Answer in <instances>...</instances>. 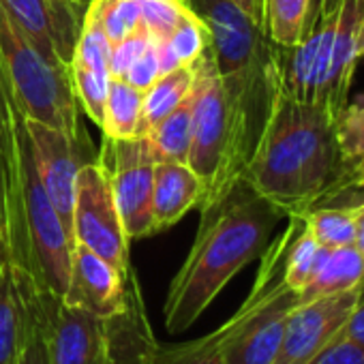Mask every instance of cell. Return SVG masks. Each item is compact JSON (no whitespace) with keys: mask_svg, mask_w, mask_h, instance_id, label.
I'll use <instances>...</instances> for the list:
<instances>
[{"mask_svg":"<svg viewBox=\"0 0 364 364\" xmlns=\"http://www.w3.org/2000/svg\"><path fill=\"white\" fill-rule=\"evenodd\" d=\"M242 180L285 217L304 215L345 191L347 167L330 112L279 90Z\"/></svg>","mask_w":364,"mask_h":364,"instance_id":"1","label":"cell"},{"mask_svg":"<svg viewBox=\"0 0 364 364\" xmlns=\"http://www.w3.org/2000/svg\"><path fill=\"white\" fill-rule=\"evenodd\" d=\"M163 75V69H161V54H159V41L152 37L148 48L144 50V54L133 63V67L129 69V73L124 75V80L139 88V90H148L159 77Z\"/></svg>","mask_w":364,"mask_h":364,"instance_id":"32","label":"cell"},{"mask_svg":"<svg viewBox=\"0 0 364 364\" xmlns=\"http://www.w3.org/2000/svg\"><path fill=\"white\" fill-rule=\"evenodd\" d=\"M88 3H90V0H80V5H84V7H88Z\"/></svg>","mask_w":364,"mask_h":364,"instance_id":"42","label":"cell"},{"mask_svg":"<svg viewBox=\"0 0 364 364\" xmlns=\"http://www.w3.org/2000/svg\"><path fill=\"white\" fill-rule=\"evenodd\" d=\"M336 14L338 9L319 18L302 43L294 48L279 46V86L289 99L309 105H323Z\"/></svg>","mask_w":364,"mask_h":364,"instance_id":"14","label":"cell"},{"mask_svg":"<svg viewBox=\"0 0 364 364\" xmlns=\"http://www.w3.org/2000/svg\"><path fill=\"white\" fill-rule=\"evenodd\" d=\"M279 86L277 60L236 73H215L198 107L187 163L200 176V213L221 204L242 182Z\"/></svg>","mask_w":364,"mask_h":364,"instance_id":"3","label":"cell"},{"mask_svg":"<svg viewBox=\"0 0 364 364\" xmlns=\"http://www.w3.org/2000/svg\"><path fill=\"white\" fill-rule=\"evenodd\" d=\"M364 283V257L351 247H338V249H326L323 259L309 281V285L298 294L300 302L353 291Z\"/></svg>","mask_w":364,"mask_h":364,"instance_id":"20","label":"cell"},{"mask_svg":"<svg viewBox=\"0 0 364 364\" xmlns=\"http://www.w3.org/2000/svg\"><path fill=\"white\" fill-rule=\"evenodd\" d=\"M41 309L50 364H109L103 317L69 306L50 291H41Z\"/></svg>","mask_w":364,"mask_h":364,"instance_id":"11","label":"cell"},{"mask_svg":"<svg viewBox=\"0 0 364 364\" xmlns=\"http://www.w3.org/2000/svg\"><path fill=\"white\" fill-rule=\"evenodd\" d=\"M99 163L109 176L114 200L129 240L154 236L152 182L159 156L148 135L133 139L103 137Z\"/></svg>","mask_w":364,"mask_h":364,"instance_id":"7","label":"cell"},{"mask_svg":"<svg viewBox=\"0 0 364 364\" xmlns=\"http://www.w3.org/2000/svg\"><path fill=\"white\" fill-rule=\"evenodd\" d=\"M364 182V159L347 173V180H345V191L347 189H355V187H360Z\"/></svg>","mask_w":364,"mask_h":364,"instance_id":"39","label":"cell"},{"mask_svg":"<svg viewBox=\"0 0 364 364\" xmlns=\"http://www.w3.org/2000/svg\"><path fill=\"white\" fill-rule=\"evenodd\" d=\"M341 7V0H321L319 3V18L330 16L332 11H336Z\"/></svg>","mask_w":364,"mask_h":364,"instance_id":"40","label":"cell"},{"mask_svg":"<svg viewBox=\"0 0 364 364\" xmlns=\"http://www.w3.org/2000/svg\"><path fill=\"white\" fill-rule=\"evenodd\" d=\"M150 39H152V35L144 26L137 33H133L131 37L122 39L120 43H114L112 46V58H109V73H112V77L124 80V75L129 73V69L133 67V63L148 48Z\"/></svg>","mask_w":364,"mask_h":364,"instance_id":"31","label":"cell"},{"mask_svg":"<svg viewBox=\"0 0 364 364\" xmlns=\"http://www.w3.org/2000/svg\"><path fill=\"white\" fill-rule=\"evenodd\" d=\"M313 238L326 249L351 247L355 245V219L349 206L328 208L315 206L302 215Z\"/></svg>","mask_w":364,"mask_h":364,"instance_id":"27","label":"cell"},{"mask_svg":"<svg viewBox=\"0 0 364 364\" xmlns=\"http://www.w3.org/2000/svg\"><path fill=\"white\" fill-rule=\"evenodd\" d=\"M289 219V217H287ZM294 223L262 255V268L251 294L230 317L232 332L225 343V364H272L281 347L285 321L300 302L283 281V264Z\"/></svg>","mask_w":364,"mask_h":364,"instance_id":"5","label":"cell"},{"mask_svg":"<svg viewBox=\"0 0 364 364\" xmlns=\"http://www.w3.org/2000/svg\"><path fill=\"white\" fill-rule=\"evenodd\" d=\"M41 291L16 264L0 268V364H18L31 336L41 328Z\"/></svg>","mask_w":364,"mask_h":364,"instance_id":"15","label":"cell"},{"mask_svg":"<svg viewBox=\"0 0 364 364\" xmlns=\"http://www.w3.org/2000/svg\"><path fill=\"white\" fill-rule=\"evenodd\" d=\"M141 22L154 39H165L189 14H193L187 0H137Z\"/></svg>","mask_w":364,"mask_h":364,"instance_id":"30","label":"cell"},{"mask_svg":"<svg viewBox=\"0 0 364 364\" xmlns=\"http://www.w3.org/2000/svg\"><path fill=\"white\" fill-rule=\"evenodd\" d=\"M9 264V234H7V217L3 202H0V268Z\"/></svg>","mask_w":364,"mask_h":364,"instance_id":"38","label":"cell"},{"mask_svg":"<svg viewBox=\"0 0 364 364\" xmlns=\"http://www.w3.org/2000/svg\"><path fill=\"white\" fill-rule=\"evenodd\" d=\"M321 0H266L264 28L272 43L294 48L302 43L319 20Z\"/></svg>","mask_w":364,"mask_h":364,"instance_id":"21","label":"cell"},{"mask_svg":"<svg viewBox=\"0 0 364 364\" xmlns=\"http://www.w3.org/2000/svg\"><path fill=\"white\" fill-rule=\"evenodd\" d=\"M73 240L107 259L118 272L129 277V236L114 200L105 167L97 161L77 171L73 204Z\"/></svg>","mask_w":364,"mask_h":364,"instance_id":"8","label":"cell"},{"mask_svg":"<svg viewBox=\"0 0 364 364\" xmlns=\"http://www.w3.org/2000/svg\"><path fill=\"white\" fill-rule=\"evenodd\" d=\"M219 73L217 69V60H215V52L210 50L200 77L193 86V90L182 99V103H178L159 124H154L146 135L159 156V161H178V163H187L189 150H191V139H193V124H196V107L198 101L204 92V88L208 86L210 77Z\"/></svg>","mask_w":364,"mask_h":364,"instance_id":"19","label":"cell"},{"mask_svg":"<svg viewBox=\"0 0 364 364\" xmlns=\"http://www.w3.org/2000/svg\"><path fill=\"white\" fill-rule=\"evenodd\" d=\"M204 196L200 176L189 163L159 161L152 182V221L154 234L169 230L191 208H198Z\"/></svg>","mask_w":364,"mask_h":364,"instance_id":"18","label":"cell"},{"mask_svg":"<svg viewBox=\"0 0 364 364\" xmlns=\"http://www.w3.org/2000/svg\"><path fill=\"white\" fill-rule=\"evenodd\" d=\"M73 3H80V0H73ZM82 7H84V5H82Z\"/></svg>","mask_w":364,"mask_h":364,"instance_id":"43","label":"cell"},{"mask_svg":"<svg viewBox=\"0 0 364 364\" xmlns=\"http://www.w3.org/2000/svg\"><path fill=\"white\" fill-rule=\"evenodd\" d=\"M232 332L230 319L196 341L161 345L156 343L148 364H225V343Z\"/></svg>","mask_w":364,"mask_h":364,"instance_id":"26","label":"cell"},{"mask_svg":"<svg viewBox=\"0 0 364 364\" xmlns=\"http://www.w3.org/2000/svg\"><path fill=\"white\" fill-rule=\"evenodd\" d=\"M156 41L163 73L173 71L178 67L196 65L208 50H213L210 33L196 11L182 20L165 39Z\"/></svg>","mask_w":364,"mask_h":364,"instance_id":"24","label":"cell"},{"mask_svg":"<svg viewBox=\"0 0 364 364\" xmlns=\"http://www.w3.org/2000/svg\"><path fill=\"white\" fill-rule=\"evenodd\" d=\"M208 52L196 65L178 67L173 71L163 73L144 92V133H148L154 124H159L178 103H182V99L193 90Z\"/></svg>","mask_w":364,"mask_h":364,"instance_id":"23","label":"cell"},{"mask_svg":"<svg viewBox=\"0 0 364 364\" xmlns=\"http://www.w3.org/2000/svg\"><path fill=\"white\" fill-rule=\"evenodd\" d=\"M0 69L24 118L77 133L80 103L69 65L46 58L28 35L0 7Z\"/></svg>","mask_w":364,"mask_h":364,"instance_id":"4","label":"cell"},{"mask_svg":"<svg viewBox=\"0 0 364 364\" xmlns=\"http://www.w3.org/2000/svg\"><path fill=\"white\" fill-rule=\"evenodd\" d=\"M306 364H364V349L338 334Z\"/></svg>","mask_w":364,"mask_h":364,"instance_id":"33","label":"cell"},{"mask_svg":"<svg viewBox=\"0 0 364 364\" xmlns=\"http://www.w3.org/2000/svg\"><path fill=\"white\" fill-rule=\"evenodd\" d=\"M358 56H360V58H364V18H362L360 35H358Z\"/></svg>","mask_w":364,"mask_h":364,"instance_id":"41","label":"cell"},{"mask_svg":"<svg viewBox=\"0 0 364 364\" xmlns=\"http://www.w3.org/2000/svg\"><path fill=\"white\" fill-rule=\"evenodd\" d=\"M103 137L109 139H133L144 133V90L131 86L127 80L112 77L103 122Z\"/></svg>","mask_w":364,"mask_h":364,"instance_id":"22","label":"cell"},{"mask_svg":"<svg viewBox=\"0 0 364 364\" xmlns=\"http://www.w3.org/2000/svg\"><path fill=\"white\" fill-rule=\"evenodd\" d=\"M90 3L97 7L103 31L112 46L144 28L137 0H90Z\"/></svg>","mask_w":364,"mask_h":364,"instance_id":"29","label":"cell"},{"mask_svg":"<svg viewBox=\"0 0 364 364\" xmlns=\"http://www.w3.org/2000/svg\"><path fill=\"white\" fill-rule=\"evenodd\" d=\"M289 219L294 223V230H291V238H289L287 251H285L283 281L289 289L300 294L309 285L313 274L317 272V268L323 259L326 247H321L313 238L302 215H291Z\"/></svg>","mask_w":364,"mask_h":364,"instance_id":"25","label":"cell"},{"mask_svg":"<svg viewBox=\"0 0 364 364\" xmlns=\"http://www.w3.org/2000/svg\"><path fill=\"white\" fill-rule=\"evenodd\" d=\"M341 336L360 345L364 349V283L358 287V294H355V302L349 311V317L341 330Z\"/></svg>","mask_w":364,"mask_h":364,"instance_id":"34","label":"cell"},{"mask_svg":"<svg viewBox=\"0 0 364 364\" xmlns=\"http://www.w3.org/2000/svg\"><path fill=\"white\" fill-rule=\"evenodd\" d=\"M232 3L257 26L264 28V18H266V0H232ZM266 31V28H264Z\"/></svg>","mask_w":364,"mask_h":364,"instance_id":"36","label":"cell"},{"mask_svg":"<svg viewBox=\"0 0 364 364\" xmlns=\"http://www.w3.org/2000/svg\"><path fill=\"white\" fill-rule=\"evenodd\" d=\"M33 152H35V163L41 176L43 187L60 215L67 232L73 238V204H75V180L77 171L95 161L90 159L92 146L88 141V135L84 129L77 133H67L35 120L24 118Z\"/></svg>","mask_w":364,"mask_h":364,"instance_id":"9","label":"cell"},{"mask_svg":"<svg viewBox=\"0 0 364 364\" xmlns=\"http://www.w3.org/2000/svg\"><path fill=\"white\" fill-rule=\"evenodd\" d=\"M187 3H189V5H191V0H187Z\"/></svg>","mask_w":364,"mask_h":364,"instance_id":"44","label":"cell"},{"mask_svg":"<svg viewBox=\"0 0 364 364\" xmlns=\"http://www.w3.org/2000/svg\"><path fill=\"white\" fill-rule=\"evenodd\" d=\"M364 18V0H341L336 14V26L330 46V65L326 77V99L323 107L332 118L341 114V109L349 101L353 73L358 67V35Z\"/></svg>","mask_w":364,"mask_h":364,"instance_id":"17","label":"cell"},{"mask_svg":"<svg viewBox=\"0 0 364 364\" xmlns=\"http://www.w3.org/2000/svg\"><path fill=\"white\" fill-rule=\"evenodd\" d=\"M355 294L358 289L298 302L285 321L281 347L272 364H306L313 360L341 334Z\"/></svg>","mask_w":364,"mask_h":364,"instance_id":"12","label":"cell"},{"mask_svg":"<svg viewBox=\"0 0 364 364\" xmlns=\"http://www.w3.org/2000/svg\"><path fill=\"white\" fill-rule=\"evenodd\" d=\"M334 131L347 173L364 159V95L347 101L334 118Z\"/></svg>","mask_w":364,"mask_h":364,"instance_id":"28","label":"cell"},{"mask_svg":"<svg viewBox=\"0 0 364 364\" xmlns=\"http://www.w3.org/2000/svg\"><path fill=\"white\" fill-rule=\"evenodd\" d=\"M18 364H50L48 345H46V336H43V319H41V328L31 336L28 345L24 347Z\"/></svg>","mask_w":364,"mask_h":364,"instance_id":"35","label":"cell"},{"mask_svg":"<svg viewBox=\"0 0 364 364\" xmlns=\"http://www.w3.org/2000/svg\"><path fill=\"white\" fill-rule=\"evenodd\" d=\"M360 187H364V182H362V185H360Z\"/></svg>","mask_w":364,"mask_h":364,"instance_id":"45","label":"cell"},{"mask_svg":"<svg viewBox=\"0 0 364 364\" xmlns=\"http://www.w3.org/2000/svg\"><path fill=\"white\" fill-rule=\"evenodd\" d=\"M281 219L287 217L245 180L221 204L204 210L196 242L169 283L163 304L165 330L180 334L191 328L223 287L264 255Z\"/></svg>","mask_w":364,"mask_h":364,"instance_id":"2","label":"cell"},{"mask_svg":"<svg viewBox=\"0 0 364 364\" xmlns=\"http://www.w3.org/2000/svg\"><path fill=\"white\" fill-rule=\"evenodd\" d=\"M127 281L129 277L118 272L107 259L75 242L63 300L69 306H77L107 319L127 306Z\"/></svg>","mask_w":364,"mask_h":364,"instance_id":"16","label":"cell"},{"mask_svg":"<svg viewBox=\"0 0 364 364\" xmlns=\"http://www.w3.org/2000/svg\"><path fill=\"white\" fill-rule=\"evenodd\" d=\"M191 9L210 33L219 73H236L277 60L279 46L232 0H191Z\"/></svg>","mask_w":364,"mask_h":364,"instance_id":"10","label":"cell"},{"mask_svg":"<svg viewBox=\"0 0 364 364\" xmlns=\"http://www.w3.org/2000/svg\"><path fill=\"white\" fill-rule=\"evenodd\" d=\"M349 208H351V215L355 219V249L364 257V202L351 204Z\"/></svg>","mask_w":364,"mask_h":364,"instance_id":"37","label":"cell"},{"mask_svg":"<svg viewBox=\"0 0 364 364\" xmlns=\"http://www.w3.org/2000/svg\"><path fill=\"white\" fill-rule=\"evenodd\" d=\"M22 114V112H20ZM20 178L24 200V262L26 270L39 291H50L63 298L69 283L71 251L75 240L67 232L60 215L56 213L35 163L33 144L24 124H20Z\"/></svg>","mask_w":364,"mask_h":364,"instance_id":"6","label":"cell"},{"mask_svg":"<svg viewBox=\"0 0 364 364\" xmlns=\"http://www.w3.org/2000/svg\"><path fill=\"white\" fill-rule=\"evenodd\" d=\"M9 18L54 63H71L86 7L73 0H0Z\"/></svg>","mask_w":364,"mask_h":364,"instance_id":"13","label":"cell"}]
</instances>
